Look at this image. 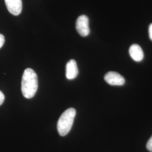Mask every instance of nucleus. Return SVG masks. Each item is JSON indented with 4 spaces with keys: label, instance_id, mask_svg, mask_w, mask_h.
<instances>
[{
    "label": "nucleus",
    "instance_id": "1",
    "mask_svg": "<svg viewBox=\"0 0 152 152\" xmlns=\"http://www.w3.org/2000/svg\"><path fill=\"white\" fill-rule=\"evenodd\" d=\"M22 92L24 97L32 98L38 88V77L36 72L31 68L24 71L22 79Z\"/></svg>",
    "mask_w": 152,
    "mask_h": 152
},
{
    "label": "nucleus",
    "instance_id": "2",
    "mask_svg": "<svg viewBox=\"0 0 152 152\" xmlns=\"http://www.w3.org/2000/svg\"><path fill=\"white\" fill-rule=\"evenodd\" d=\"M76 114L75 109L70 108L61 115L57 124V129L60 136H65L69 133L73 124Z\"/></svg>",
    "mask_w": 152,
    "mask_h": 152
},
{
    "label": "nucleus",
    "instance_id": "3",
    "mask_svg": "<svg viewBox=\"0 0 152 152\" xmlns=\"http://www.w3.org/2000/svg\"><path fill=\"white\" fill-rule=\"evenodd\" d=\"M76 28L77 32L82 37L88 36L90 32L88 18L85 15L79 16L76 20Z\"/></svg>",
    "mask_w": 152,
    "mask_h": 152
},
{
    "label": "nucleus",
    "instance_id": "4",
    "mask_svg": "<svg viewBox=\"0 0 152 152\" xmlns=\"http://www.w3.org/2000/svg\"><path fill=\"white\" fill-rule=\"evenodd\" d=\"M104 80L112 86H122L125 84L124 77L115 72H109L105 76Z\"/></svg>",
    "mask_w": 152,
    "mask_h": 152
},
{
    "label": "nucleus",
    "instance_id": "5",
    "mask_svg": "<svg viewBox=\"0 0 152 152\" xmlns=\"http://www.w3.org/2000/svg\"><path fill=\"white\" fill-rule=\"evenodd\" d=\"M8 11L14 15H19L22 10V0H5Z\"/></svg>",
    "mask_w": 152,
    "mask_h": 152
},
{
    "label": "nucleus",
    "instance_id": "6",
    "mask_svg": "<svg viewBox=\"0 0 152 152\" xmlns=\"http://www.w3.org/2000/svg\"><path fill=\"white\" fill-rule=\"evenodd\" d=\"M78 74L76 60H70L66 65V77L68 80L75 79Z\"/></svg>",
    "mask_w": 152,
    "mask_h": 152
},
{
    "label": "nucleus",
    "instance_id": "7",
    "mask_svg": "<svg viewBox=\"0 0 152 152\" xmlns=\"http://www.w3.org/2000/svg\"><path fill=\"white\" fill-rule=\"evenodd\" d=\"M129 53L132 59L136 61H140L144 58L143 51L139 45H132L129 49Z\"/></svg>",
    "mask_w": 152,
    "mask_h": 152
},
{
    "label": "nucleus",
    "instance_id": "8",
    "mask_svg": "<svg viewBox=\"0 0 152 152\" xmlns=\"http://www.w3.org/2000/svg\"><path fill=\"white\" fill-rule=\"evenodd\" d=\"M147 148L149 151L152 152V136L147 142Z\"/></svg>",
    "mask_w": 152,
    "mask_h": 152
},
{
    "label": "nucleus",
    "instance_id": "9",
    "mask_svg": "<svg viewBox=\"0 0 152 152\" xmlns=\"http://www.w3.org/2000/svg\"><path fill=\"white\" fill-rule=\"evenodd\" d=\"M5 43V37L2 34H0V49L3 46Z\"/></svg>",
    "mask_w": 152,
    "mask_h": 152
},
{
    "label": "nucleus",
    "instance_id": "10",
    "mask_svg": "<svg viewBox=\"0 0 152 152\" xmlns=\"http://www.w3.org/2000/svg\"><path fill=\"white\" fill-rule=\"evenodd\" d=\"M5 100V96L4 95V94L0 91V105H1Z\"/></svg>",
    "mask_w": 152,
    "mask_h": 152
},
{
    "label": "nucleus",
    "instance_id": "11",
    "mask_svg": "<svg viewBox=\"0 0 152 152\" xmlns=\"http://www.w3.org/2000/svg\"><path fill=\"white\" fill-rule=\"evenodd\" d=\"M149 34L150 39L152 41V23L149 26Z\"/></svg>",
    "mask_w": 152,
    "mask_h": 152
}]
</instances>
